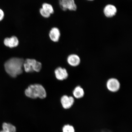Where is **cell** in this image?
<instances>
[{"label":"cell","instance_id":"8fae6325","mask_svg":"<svg viewBox=\"0 0 132 132\" xmlns=\"http://www.w3.org/2000/svg\"><path fill=\"white\" fill-rule=\"evenodd\" d=\"M67 62L71 66L76 67L80 64V60L78 56L75 54H72L67 58Z\"/></svg>","mask_w":132,"mask_h":132},{"label":"cell","instance_id":"277c9868","mask_svg":"<svg viewBox=\"0 0 132 132\" xmlns=\"http://www.w3.org/2000/svg\"><path fill=\"white\" fill-rule=\"evenodd\" d=\"M58 1L59 7L62 11H75L77 10L74 0H58Z\"/></svg>","mask_w":132,"mask_h":132},{"label":"cell","instance_id":"6da1fadb","mask_svg":"<svg viewBox=\"0 0 132 132\" xmlns=\"http://www.w3.org/2000/svg\"><path fill=\"white\" fill-rule=\"evenodd\" d=\"M24 60L20 58H11L4 64L5 70L11 77H15L23 72Z\"/></svg>","mask_w":132,"mask_h":132},{"label":"cell","instance_id":"e0dca14e","mask_svg":"<svg viewBox=\"0 0 132 132\" xmlns=\"http://www.w3.org/2000/svg\"><path fill=\"white\" fill-rule=\"evenodd\" d=\"M4 13L2 10L0 9V21L3 20L4 17Z\"/></svg>","mask_w":132,"mask_h":132},{"label":"cell","instance_id":"30bf717a","mask_svg":"<svg viewBox=\"0 0 132 132\" xmlns=\"http://www.w3.org/2000/svg\"><path fill=\"white\" fill-rule=\"evenodd\" d=\"M55 74L57 79L60 80L67 79L68 76V73L66 69L60 67L57 68L56 69Z\"/></svg>","mask_w":132,"mask_h":132},{"label":"cell","instance_id":"7a4b0ae2","mask_svg":"<svg viewBox=\"0 0 132 132\" xmlns=\"http://www.w3.org/2000/svg\"><path fill=\"white\" fill-rule=\"evenodd\" d=\"M25 94L28 97L32 99L46 98L47 94L45 89L42 85L39 84L30 85L25 91Z\"/></svg>","mask_w":132,"mask_h":132},{"label":"cell","instance_id":"2e32d148","mask_svg":"<svg viewBox=\"0 0 132 132\" xmlns=\"http://www.w3.org/2000/svg\"><path fill=\"white\" fill-rule=\"evenodd\" d=\"M63 132H75L73 126L69 125H65L63 128Z\"/></svg>","mask_w":132,"mask_h":132},{"label":"cell","instance_id":"8992f818","mask_svg":"<svg viewBox=\"0 0 132 132\" xmlns=\"http://www.w3.org/2000/svg\"><path fill=\"white\" fill-rule=\"evenodd\" d=\"M4 43L5 46L10 48L17 47L20 44L19 38L15 35L12 36L10 37L5 38Z\"/></svg>","mask_w":132,"mask_h":132},{"label":"cell","instance_id":"3957f363","mask_svg":"<svg viewBox=\"0 0 132 132\" xmlns=\"http://www.w3.org/2000/svg\"><path fill=\"white\" fill-rule=\"evenodd\" d=\"M23 67L26 72H39L42 68V64L34 59H27L24 61Z\"/></svg>","mask_w":132,"mask_h":132},{"label":"cell","instance_id":"ac0fdd59","mask_svg":"<svg viewBox=\"0 0 132 132\" xmlns=\"http://www.w3.org/2000/svg\"><path fill=\"white\" fill-rule=\"evenodd\" d=\"M87 1H93V0H87Z\"/></svg>","mask_w":132,"mask_h":132},{"label":"cell","instance_id":"9c48e42d","mask_svg":"<svg viewBox=\"0 0 132 132\" xmlns=\"http://www.w3.org/2000/svg\"><path fill=\"white\" fill-rule=\"evenodd\" d=\"M74 102V99L73 97H69L67 95L63 96L61 99V103L62 106L66 109L70 108L73 105Z\"/></svg>","mask_w":132,"mask_h":132},{"label":"cell","instance_id":"9a60e30c","mask_svg":"<svg viewBox=\"0 0 132 132\" xmlns=\"http://www.w3.org/2000/svg\"><path fill=\"white\" fill-rule=\"evenodd\" d=\"M39 14L44 19H48L50 17L51 15L48 13L41 7L39 8Z\"/></svg>","mask_w":132,"mask_h":132},{"label":"cell","instance_id":"ba28073f","mask_svg":"<svg viewBox=\"0 0 132 132\" xmlns=\"http://www.w3.org/2000/svg\"><path fill=\"white\" fill-rule=\"evenodd\" d=\"M117 11L116 7L111 4L107 5L103 10L104 14L108 18H111L114 16L116 14Z\"/></svg>","mask_w":132,"mask_h":132},{"label":"cell","instance_id":"7c38bea8","mask_svg":"<svg viewBox=\"0 0 132 132\" xmlns=\"http://www.w3.org/2000/svg\"><path fill=\"white\" fill-rule=\"evenodd\" d=\"M41 7L46 12L49 13L51 15L54 12V9L52 5L47 2H44L41 5Z\"/></svg>","mask_w":132,"mask_h":132},{"label":"cell","instance_id":"4fadbf2b","mask_svg":"<svg viewBox=\"0 0 132 132\" xmlns=\"http://www.w3.org/2000/svg\"><path fill=\"white\" fill-rule=\"evenodd\" d=\"M3 129L0 132H16V128L10 123H4L2 125Z\"/></svg>","mask_w":132,"mask_h":132},{"label":"cell","instance_id":"5b68a950","mask_svg":"<svg viewBox=\"0 0 132 132\" xmlns=\"http://www.w3.org/2000/svg\"><path fill=\"white\" fill-rule=\"evenodd\" d=\"M61 32L58 27L54 26L51 28L49 31L48 36L52 42L56 43L59 42L61 37Z\"/></svg>","mask_w":132,"mask_h":132},{"label":"cell","instance_id":"5bb4252c","mask_svg":"<svg viewBox=\"0 0 132 132\" xmlns=\"http://www.w3.org/2000/svg\"><path fill=\"white\" fill-rule=\"evenodd\" d=\"M84 94L85 92L83 89L80 86L76 87L73 92L74 97L77 98H82L84 96Z\"/></svg>","mask_w":132,"mask_h":132},{"label":"cell","instance_id":"52a82bcc","mask_svg":"<svg viewBox=\"0 0 132 132\" xmlns=\"http://www.w3.org/2000/svg\"><path fill=\"white\" fill-rule=\"evenodd\" d=\"M107 88L110 92H116L119 89L120 82L117 79L112 78L109 80L106 84Z\"/></svg>","mask_w":132,"mask_h":132}]
</instances>
